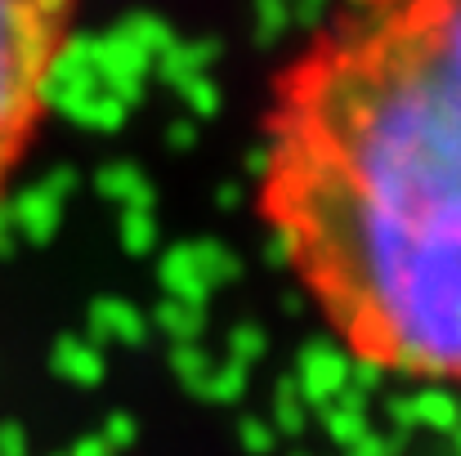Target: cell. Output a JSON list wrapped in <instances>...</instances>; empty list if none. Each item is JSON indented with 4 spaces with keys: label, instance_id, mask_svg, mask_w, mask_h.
<instances>
[{
    "label": "cell",
    "instance_id": "1",
    "mask_svg": "<svg viewBox=\"0 0 461 456\" xmlns=\"http://www.w3.org/2000/svg\"><path fill=\"white\" fill-rule=\"evenodd\" d=\"M251 215L349 362L461 398V0H327L269 76Z\"/></svg>",
    "mask_w": 461,
    "mask_h": 456
},
{
    "label": "cell",
    "instance_id": "2",
    "mask_svg": "<svg viewBox=\"0 0 461 456\" xmlns=\"http://www.w3.org/2000/svg\"><path fill=\"white\" fill-rule=\"evenodd\" d=\"M86 0H0V215L41 148Z\"/></svg>",
    "mask_w": 461,
    "mask_h": 456
}]
</instances>
